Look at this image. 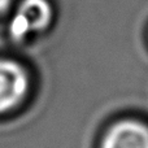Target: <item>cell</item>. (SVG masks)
<instances>
[{
  "label": "cell",
  "mask_w": 148,
  "mask_h": 148,
  "mask_svg": "<svg viewBox=\"0 0 148 148\" xmlns=\"http://www.w3.org/2000/svg\"><path fill=\"white\" fill-rule=\"evenodd\" d=\"M26 69L14 60L0 59V114L17 108L29 92Z\"/></svg>",
  "instance_id": "7a4b0ae2"
},
{
  "label": "cell",
  "mask_w": 148,
  "mask_h": 148,
  "mask_svg": "<svg viewBox=\"0 0 148 148\" xmlns=\"http://www.w3.org/2000/svg\"><path fill=\"white\" fill-rule=\"evenodd\" d=\"M12 1H13V0H0V13L5 12V10L10 7Z\"/></svg>",
  "instance_id": "277c9868"
},
{
  "label": "cell",
  "mask_w": 148,
  "mask_h": 148,
  "mask_svg": "<svg viewBox=\"0 0 148 148\" xmlns=\"http://www.w3.org/2000/svg\"><path fill=\"white\" fill-rule=\"evenodd\" d=\"M53 20V7L49 0H21L8 25L14 40H23L31 34L47 30Z\"/></svg>",
  "instance_id": "6da1fadb"
},
{
  "label": "cell",
  "mask_w": 148,
  "mask_h": 148,
  "mask_svg": "<svg viewBox=\"0 0 148 148\" xmlns=\"http://www.w3.org/2000/svg\"><path fill=\"white\" fill-rule=\"evenodd\" d=\"M97 148H148V125L135 118L116 121L99 138Z\"/></svg>",
  "instance_id": "3957f363"
}]
</instances>
